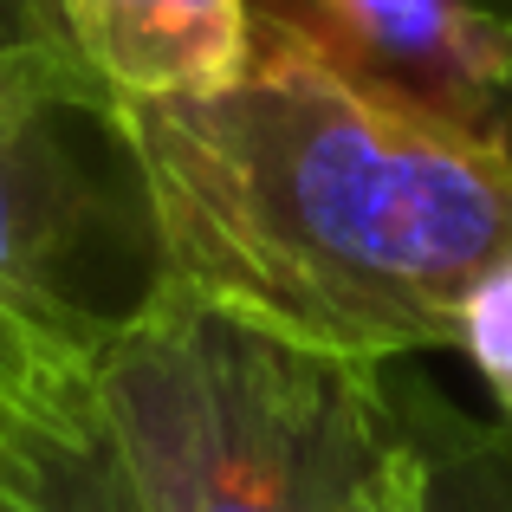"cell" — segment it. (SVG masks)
Instances as JSON below:
<instances>
[{
  "instance_id": "52a82bcc",
  "label": "cell",
  "mask_w": 512,
  "mask_h": 512,
  "mask_svg": "<svg viewBox=\"0 0 512 512\" xmlns=\"http://www.w3.org/2000/svg\"><path fill=\"white\" fill-rule=\"evenodd\" d=\"M415 422V512H512V435L500 422H474L428 383H402Z\"/></svg>"
},
{
  "instance_id": "9c48e42d",
  "label": "cell",
  "mask_w": 512,
  "mask_h": 512,
  "mask_svg": "<svg viewBox=\"0 0 512 512\" xmlns=\"http://www.w3.org/2000/svg\"><path fill=\"white\" fill-rule=\"evenodd\" d=\"M26 46H59L46 0H0V59H7V52H26Z\"/></svg>"
},
{
  "instance_id": "6da1fadb",
  "label": "cell",
  "mask_w": 512,
  "mask_h": 512,
  "mask_svg": "<svg viewBox=\"0 0 512 512\" xmlns=\"http://www.w3.org/2000/svg\"><path fill=\"white\" fill-rule=\"evenodd\" d=\"M117 111L163 286L292 344L357 363L448 350L461 299L512 260L506 156L260 0L221 91Z\"/></svg>"
},
{
  "instance_id": "3957f363",
  "label": "cell",
  "mask_w": 512,
  "mask_h": 512,
  "mask_svg": "<svg viewBox=\"0 0 512 512\" xmlns=\"http://www.w3.org/2000/svg\"><path fill=\"white\" fill-rule=\"evenodd\" d=\"M156 234L117 98L65 46L0 59V325L59 370L156 292Z\"/></svg>"
},
{
  "instance_id": "8992f818",
  "label": "cell",
  "mask_w": 512,
  "mask_h": 512,
  "mask_svg": "<svg viewBox=\"0 0 512 512\" xmlns=\"http://www.w3.org/2000/svg\"><path fill=\"white\" fill-rule=\"evenodd\" d=\"M20 512H143L130 467L91 402V376L33 422L20 454Z\"/></svg>"
},
{
  "instance_id": "7a4b0ae2",
  "label": "cell",
  "mask_w": 512,
  "mask_h": 512,
  "mask_svg": "<svg viewBox=\"0 0 512 512\" xmlns=\"http://www.w3.org/2000/svg\"><path fill=\"white\" fill-rule=\"evenodd\" d=\"M91 402L143 512H415V422L389 363L292 344L156 292L98 344Z\"/></svg>"
},
{
  "instance_id": "277c9868",
  "label": "cell",
  "mask_w": 512,
  "mask_h": 512,
  "mask_svg": "<svg viewBox=\"0 0 512 512\" xmlns=\"http://www.w3.org/2000/svg\"><path fill=\"white\" fill-rule=\"evenodd\" d=\"M318 52L435 117L480 130L506 72L493 0H266Z\"/></svg>"
},
{
  "instance_id": "5b68a950",
  "label": "cell",
  "mask_w": 512,
  "mask_h": 512,
  "mask_svg": "<svg viewBox=\"0 0 512 512\" xmlns=\"http://www.w3.org/2000/svg\"><path fill=\"white\" fill-rule=\"evenodd\" d=\"M52 39L117 104L221 91L247 65L253 0H46Z\"/></svg>"
},
{
  "instance_id": "8fae6325",
  "label": "cell",
  "mask_w": 512,
  "mask_h": 512,
  "mask_svg": "<svg viewBox=\"0 0 512 512\" xmlns=\"http://www.w3.org/2000/svg\"><path fill=\"white\" fill-rule=\"evenodd\" d=\"M0 512H20V493H13L7 480H0Z\"/></svg>"
},
{
  "instance_id": "ba28073f",
  "label": "cell",
  "mask_w": 512,
  "mask_h": 512,
  "mask_svg": "<svg viewBox=\"0 0 512 512\" xmlns=\"http://www.w3.org/2000/svg\"><path fill=\"white\" fill-rule=\"evenodd\" d=\"M78 383H85L78 370H59L46 350H33L13 325H0V480L13 493H20V454L33 422Z\"/></svg>"
},
{
  "instance_id": "30bf717a",
  "label": "cell",
  "mask_w": 512,
  "mask_h": 512,
  "mask_svg": "<svg viewBox=\"0 0 512 512\" xmlns=\"http://www.w3.org/2000/svg\"><path fill=\"white\" fill-rule=\"evenodd\" d=\"M493 13H500V33H506V72H500V91H493V111L480 124V137L512 163V0H493Z\"/></svg>"
}]
</instances>
